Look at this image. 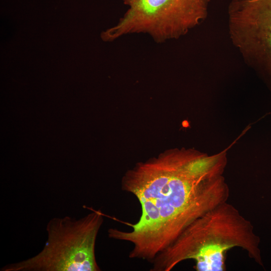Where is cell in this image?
I'll return each mask as SVG.
<instances>
[{"label":"cell","instance_id":"5b68a950","mask_svg":"<svg viewBox=\"0 0 271 271\" xmlns=\"http://www.w3.org/2000/svg\"><path fill=\"white\" fill-rule=\"evenodd\" d=\"M228 13L233 43L249 63L271 79V0H233Z\"/></svg>","mask_w":271,"mask_h":271},{"label":"cell","instance_id":"7a4b0ae2","mask_svg":"<svg viewBox=\"0 0 271 271\" xmlns=\"http://www.w3.org/2000/svg\"><path fill=\"white\" fill-rule=\"evenodd\" d=\"M260 239L251 222L227 201L197 219L152 261V271H170L186 260L197 271L225 270V254L234 247L245 250L262 266Z\"/></svg>","mask_w":271,"mask_h":271},{"label":"cell","instance_id":"6da1fadb","mask_svg":"<svg viewBox=\"0 0 271 271\" xmlns=\"http://www.w3.org/2000/svg\"><path fill=\"white\" fill-rule=\"evenodd\" d=\"M224 152L208 156L172 149L140 162L122 177V190L133 195L141 215L130 230H108L109 238L132 245L130 258L152 261L194 221L227 201Z\"/></svg>","mask_w":271,"mask_h":271},{"label":"cell","instance_id":"277c9868","mask_svg":"<svg viewBox=\"0 0 271 271\" xmlns=\"http://www.w3.org/2000/svg\"><path fill=\"white\" fill-rule=\"evenodd\" d=\"M128 10L118 25L105 33L112 39L146 33L158 42L176 38L206 17L209 0H122Z\"/></svg>","mask_w":271,"mask_h":271},{"label":"cell","instance_id":"3957f363","mask_svg":"<svg viewBox=\"0 0 271 271\" xmlns=\"http://www.w3.org/2000/svg\"><path fill=\"white\" fill-rule=\"evenodd\" d=\"M90 210L92 212L79 219L69 216L51 219L43 249L26 260L6 265L1 270H100L95 250L104 214L100 210Z\"/></svg>","mask_w":271,"mask_h":271}]
</instances>
